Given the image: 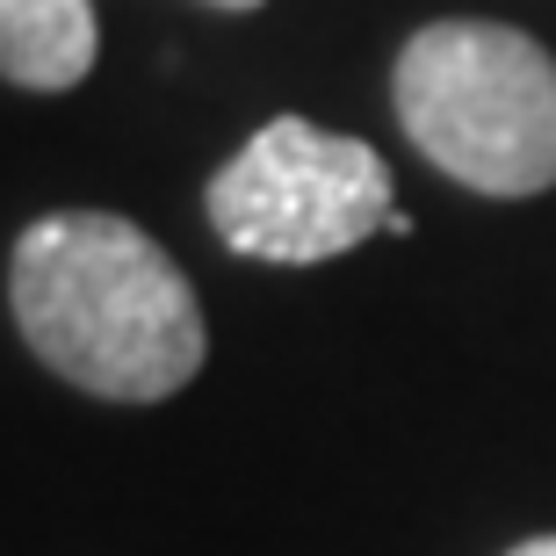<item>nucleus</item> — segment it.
<instances>
[{
    "label": "nucleus",
    "instance_id": "obj_1",
    "mask_svg": "<svg viewBox=\"0 0 556 556\" xmlns=\"http://www.w3.org/2000/svg\"><path fill=\"white\" fill-rule=\"evenodd\" d=\"M8 304L43 369L109 405H160L210 354L188 275L116 210L37 217L8 253Z\"/></svg>",
    "mask_w": 556,
    "mask_h": 556
},
{
    "label": "nucleus",
    "instance_id": "obj_2",
    "mask_svg": "<svg viewBox=\"0 0 556 556\" xmlns=\"http://www.w3.org/2000/svg\"><path fill=\"white\" fill-rule=\"evenodd\" d=\"M391 102L448 181L506 203L556 188V59L514 22L448 15L413 29Z\"/></svg>",
    "mask_w": 556,
    "mask_h": 556
},
{
    "label": "nucleus",
    "instance_id": "obj_3",
    "mask_svg": "<svg viewBox=\"0 0 556 556\" xmlns=\"http://www.w3.org/2000/svg\"><path fill=\"white\" fill-rule=\"evenodd\" d=\"M397 210L391 166L369 138L318 130L311 116L261 124L210 174V225L239 261L318 268L354 253L369 231H391Z\"/></svg>",
    "mask_w": 556,
    "mask_h": 556
},
{
    "label": "nucleus",
    "instance_id": "obj_4",
    "mask_svg": "<svg viewBox=\"0 0 556 556\" xmlns=\"http://www.w3.org/2000/svg\"><path fill=\"white\" fill-rule=\"evenodd\" d=\"M94 0H0V80L22 94H65L94 73Z\"/></svg>",
    "mask_w": 556,
    "mask_h": 556
},
{
    "label": "nucleus",
    "instance_id": "obj_5",
    "mask_svg": "<svg viewBox=\"0 0 556 556\" xmlns=\"http://www.w3.org/2000/svg\"><path fill=\"white\" fill-rule=\"evenodd\" d=\"M506 556H556V535H535V542H520V549H506Z\"/></svg>",
    "mask_w": 556,
    "mask_h": 556
},
{
    "label": "nucleus",
    "instance_id": "obj_6",
    "mask_svg": "<svg viewBox=\"0 0 556 556\" xmlns=\"http://www.w3.org/2000/svg\"><path fill=\"white\" fill-rule=\"evenodd\" d=\"M210 8H225V15H247V8H261V0H210Z\"/></svg>",
    "mask_w": 556,
    "mask_h": 556
}]
</instances>
